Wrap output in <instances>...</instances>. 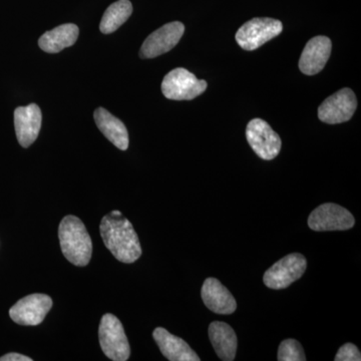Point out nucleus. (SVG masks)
Returning <instances> with one entry per match:
<instances>
[{
	"mask_svg": "<svg viewBox=\"0 0 361 361\" xmlns=\"http://www.w3.org/2000/svg\"><path fill=\"white\" fill-rule=\"evenodd\" d=\"M104 246L123 263H134L142 255L139 237L132 223L120 211L104 216L99 225Z\"/></svg>",
	"mask_w": 361,
	"mask_h": 361,
	"instance_id": "1",
	"label": "nucleus"
},
{
	"mask_svg": "<svg viewBox=\"0 0 361 361\" xmlns=\"http://www.w3.org/2000/svg\"><path fill=\"white\" fill-rule=\"evenodd\" d=\"M59 237L61 251L71 264L78 267L89 264L92 254V239L80 218L66 216L59 224Z\"/></svg>",
	"mask_w": 361,
	"mask_h": 361,
	"instance_id": "2",
	"label": "nucleus"
},
{
	"mask_svg": "<svg viewBox=\"0 0 361 361\" xmlns=\"http://www.w3.org/2000/svg\"><path fill=\"white\" fill-rule=\"evenodd\" d=\"M99 344L104 355L114 361L129 360L130 348L123 324L115 315L104 314L99 329Z\"/></svg>",
	"mask_w": 361,
	"mask_h": 361,
	"instance_id": "3",
	"label": "nucleus"
},
{
	"mask_svg": "<svg viewBox=\"0 0 361 361\" xmlns=\"http://www.w3.org/2000/svg\"><path fill=\"white\" fill-rule=\"evenodd\" d=\"M207 89L206 80H198L186 68H175L161 82L164 96L173 101H191Z\"/></svg>",
	"mask_w": 361,
	"mask_h": 361,
	"instance_id": "4",
	"label": "nucleus"
},
{
	"mask_svg": "<svg viewBox=\"0 0 361 361\" xmlns=\"http://www.w3.org/2000/svg\"><path fill=\"white\" fill-rule=\"evenodd\" d=\"M283 30L281 21L269 18H256L247 21L236 33V40L245 51H255L261 45L278 37Z\"/></svg>",
	"mask_w": 361,
	"mask_h": 361,
	"instance_id": "5",
	"label": "nucleus"
},
{
	"mask_svg": "<svg viewBox=\"0 0 361 361\" xmlns=\"http://www.w3.org/2000/svg\"><path fill=\"white\" fill-rule=\"evenodd\" d=\"M307 268V261L299 253H292L280 259L266 271L263 281L268 288L280 290L300 279Z\"/></svg>",
	"mask_w": 361,
	"mask_h": 361,
	"instance_id": "6",
	"label": "nucleus"
},
{
	"mask_svg": "<svg viewBox=\"0 0 361 361\" xmlns=\"http://www.w3.org/2000/svg\"><path fill=\"white\" fill-rule=\"evenodd\" d=\"M355 224L353 214L334 203L322 204L312 211L308 226L313 231H345Z\"/></svg>",
	"mask_w": 361,
	"mask_h": 361,
	"instance_id": "7",
	"label": "nucleus"
},
{
	"mask_svg": "<svg viewBox=\"0 0 361 361\" xmlns=\"http://www.w3.org/2000/svg\"><path fill=\"white\" fill-rule=\"evenodd\" d=\"M246 137L251 148L263 160H273L280 153L281 139L268 123L261 118H254L248 123Z\"/></svg>",
	"mask_w": 361,
	"mask_h": 361,
	"instance_id": "8",
	"label": "nucleus"
},
{
	"mask_svg": "<svg viewBox=\"0 0 361 361\" xmlns=\"http://www.w3.org/2000/svg\"><path fill=\"white\" fill-rule=\"evenodd\" d=\"M357 99L350 89H342L327 97L318 109V118L323 123L336 125L348 122L355 115Z\"/></svg>",
	"mask_w": 361,
	"mask_h": 361,
	"instance_id": "9",
	"label": "nucleus"
},
{
	"mask_svg": "<svg viewBox=\"0 0 361 361\" xmlns=\"http://www.w3.org/2000/svg\"><path fill=\"white\" fill-rule=\"evenodd\" d=\"M52 307V299L47 294H32L23 297L9 310L14 322L26 326H37L44 322Z\"/></svg>",
	"mask_w": 361,
	"mask_h": 361,
	"instance_id": "10",
	"label": "nucleus"
},
{
	"mask_svg": "<svg viewBox=\"0 0 361 361\" xmlns=\"http://www.w3.org/2000/svg\"><path fill=\"white\" fill-rule=\"evenodd\" d=\"M185 26L180 21L167 23L149 35L140 51L142 59H154L174 49L184 35Z\"/></svg>",
	"mask_w": 361,
	"mask_h": 361,
	"instance_id": "11",
	"label": "nucleus"
},
{
	"mask_svg": "<svg viewBox=\"0 0 361 361\" xmlns=\"http://www.w3.org/2000/svg\"><path fill=\"white\" fill-rule=\"evenodd\" d=\"M42 115L39 106L30 104L18 106L14 111V127L16 137L23 148H28L39 137L42 128Z\"/></svg>",
	"mask_w": 361,
	"mask_h": 361,
	"instance_id": "12",
	"label": "nucleus"
},
{
	"mask_svg": "<svg viewBox=\"0 0 361 361\" xmlns=\"http://www.w3.org/2000/svg\"><path fill=\"white\" fill-rule=\"evenodd\" d=\"M331 40L326 37H313L306 44L299 61V70L304 75H317L324 68L331 54Z\"/></svg>",
	"mask_w": 361,
	"mask_h": 361,
	"instance_id": "13",
	"label": "nucleus"
},
{
	"mask_svg": "<svg viewBox=\"0 0 361 361\" xmlns=\"http://www.w3.org/2000/svg\"><path fill=\"white\" fill-rule=\"evenodd\" d=\"M202 299L207 307L217 314L229 315L235 312L237 302L231 292L216 278H208L201 290Z\"/></svg>",
	"mask_w": 361,
	"mask_h": 361,
	"instance_id": "14",
	"label": "nucleus"
},
{
	"mask_svg": "<svg viewBox=\"0 0 361 361\" xmlns=\"http://www.w3.org/2000/svg\"><path fill=\"white\" fill-rule=\"evenodd\" d=\"M153 337L160 348L161 355L171 361H200V357L190 348L186 341L173 336L167 329L158 327Z\"/></svg>",
	"mask_w": 361,
	"mask_h": 361,
	"instance_id": "15",
	"label": "nucleus"
},
{
	"mask_svg": "<svg viewBox=\"0 0 361 361\" xmlns=\"http://www.w3.org/2000/svg\"><path fill=\"white\" fill-rule=\"evenodd\" d=\"M209 337L218 357L232 361L237 353V336L234 329L225 322H214L209 326Z\"/></svg>",
	"mask_w": 361,
	"mask_h": 361,
	"instance_id": "16",
	"label": "nucleus"
},
{
	"mask_svg": "<svg viewBox=\"0 0 361 361\" xmlns=\"http://www.w3.org/2000/svg\"><path fill=\"white\" fill-rule=\"evenodd\" d=\"M94 116L97 127L104 137L113 142L116 148L126 151L129 147V134L122 121L104 108L97 109Z\"/></svg>",
	"mask_w": 361,
	"mask_h": 361,
	"instance_id": "17",
	"label": "nucleus"
},
{
	"mask_svg": "<svg viewBox=\"0 0 361 361\" xmlns=\"http://www.w3.org/2000/svg\"><path fill=\"white\" fill-rule=\"evenodd\" d=\"M80 30L73 23H66L44 33L40 37L39 45L47 54H58L66 47L75 44Z\"/></svg>",
	"mask_w": 361,
	"mask_h": 361,
	"instance_id": "18",
	"label": "nucleus"
},
{
	"mask_svg": "<svg viewBox=\"0 0 361 361\" xmlns=\"http://www.w3.org/2000/svg\"><path fill=\"white\" fill-rule=\"evenodd\" d=\"M133 13V6L129 0H118L104 11L99 30L104 35L115 32L123 25Z\"/></svg>",
	"mask_w": 361,
	"mask_h": 361,
	"instance_id": "19",
	"label": "nucleus"
},
{
	"mask_svg": "<svg viewBox=\"0 0 361 361\" xmlns=\"http://www.w3.org/2000/svg\"><path fill=\"white\" fill-rule=\"evenodd\" d=\"M277 360L279 361H305V353L302 346L295 339L282 341L278 350Z\"/></svg>",
	"mask_w": 361,
	"mask_h": 361,
	"instance_id": "20",
	"label": "nucleus"
},
{
	"mask_svg": "<svg viewBox=\"0 0 361 361\" xmlns=\"http://www.w3.org/2000/svg\"><path fill=\"white\" fill-rule=\"evenodd\" d=\"M336 361H360V351L355 344L346 343L339 348L338 353L334 358Z\"/></svg>",
	"mask_w": 361,
	"mask_h": 361,
	"instance_id": "21",
	"label": "nucleus"
},
{
	"mask_svg": "<svg viewBox=\"0 0 361 361\" xmlns=\"http://www.w3.org/2000/svg\"><path fill=\"white\" fill-rule=\"evenodd\" d=\"M0 361H32V358L28 356L20 355V353H8L1 356Z\"/></svg>",
	"mask_w": 361,
	"mask_h": 361,
	"instance_id": "22",
	"label": "nucleus"
}]
</instances>
